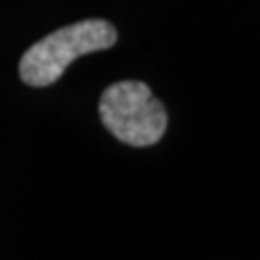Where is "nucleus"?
Returning a JSON list of instances; mask_svg holds the SVG:
<instances>
[{
    "label": "nucleus",
    "mask_w": 260,
    "mask_h": 260,
    "mask_svg": "<svg viewBox=\"0 0 260 260\" xmlns=\"http://www.w3.org/2000/svg\"><path fill=\"white\" fill-rule=\"evenodd\" d=\"M117 32L104 20H83L50 32L24 52L20 61V78L30 87H48L56 83L72 61L78 56L113 48Z\"/></svg>",
    "instance_id": "obj_1"
},
{
    "label": "nucleus",
    "mask_w": 260,
    "mask_h": 260,
    "mask_svg": "<svg viewBox=\"0 0 260 260\" xmlns=\"http://www.w3.org/2000/svg\"><path fill=\"white\" fill-rule=\"evenodd\" d=\"M100 119L115 139L133 148L154 145L167 128L165 107L139 80L111 85L100 98Z\"/></svg>",
    "instance_id": "obj_2"
}]
</instances>
